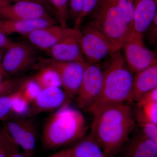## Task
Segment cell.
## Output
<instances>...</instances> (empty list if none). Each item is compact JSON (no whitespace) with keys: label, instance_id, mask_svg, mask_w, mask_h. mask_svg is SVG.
I'll return each mask as SVG.
<instances>
[{"label":"cell","instance_id":"83f0119b","mask_svg":"<svg viewBox=\"0 0 157 157\" xmlns=\"http://www.w3.org/2000/svg\"><path fill=\"white\" fill-rule=\"evenodd\" d=\"M14 92L0 97V121L6 120L12 115L11 105Z\"/></svg>","mask_w":157,"mask_h":157},{"label":"cell","instance_id":"52a82bcc","mask_svg":"<svg viewBox=\"0 0 157 157\" xmlns=\"http://www.w3.org/2000/svg\"><path fill=\"white\" fill-rule=\"evenodd\" d=\"M35 48L28 42H13L6 49L1 63L2 70L10 75L26 70L36 61Z\"/></svg>","mask_w":157,"mask_h":157},{"label":"cell","instance_id":"8992f818","mask_svg":"<svg viewBox=\"0 0 157 157\" xmlns=\"http://www.w3.org/2000/svg\"><path fill=\"white\" fill-rule=\"evenodd\" d=\"M3 128L23 152L33 157L36 144L37 132L31 117H9L4 121Z\"/></svg>","mask_w":157,"mask_h":157},{"label":"cell","instance_id":"f546056e","mask_svg":"<svg viewBox=\"0 0 157 157\" xmlns=\"http://www.w3.org/2000/svg\"><path fill=\"white\" fill-rule=\"evenodd\" d=\"M138 113L146 120L157 124V102H151L140 107Z\"/></svg>","mask_w":157,"mask_h":157},{"label":"cell","instance_id":"7c38bea8","mask_svg":"<svg viewBox=\"0 0 157 157\" xmlns=\"http://www.w3.org/2000/svg\"><path fill=\"white\" fill-rule=\"evenodd\" d=\"M52 16L47 9L40 4L17 2L0 6V20H19Z\"/></svg>","mask_w":157,"mask_h":157},{"label":"cell","instance_id":"d590c367","mask_svg":"<svg viewBox=\"0 0 157 157\" xmlns=\"http://www.w3.org/2000/svg\"><path fill=\"white\" fill-rule=\"evenodd\" d=\"M0 157H6V153L0 140Z\"/></svg>","mask_w":157,"mask_h":157},{"label":"cell","instance_id":"8fae6325","mask_svg":"<svg viewBox=\"0 0 157 157\" xmlns=\"http://www.w3.org/2000/svg\"><path fill=\"white\" fill-rule=\"evenodd\" d=\"M80 30L74 29L45 52L55 61L86 62L80 46Z\"/></svg>","mask_w":157,"mask_h":157},{"label":"cell","instance_id":"d6986e66","mask_svg":"<svg viewBox=\"0 0 157 157\" xmlns=\"http://www.w3.org/2000/svg\"><path fill=\"white\" fill-rule=\"evenodd\" d=\"M70 149V157H108L91 134L82 137Z\"/></svg>","mask_w":157,"mask_h":157},{"label":"cell","instance_id":"ffe728a7","mask_svg":"<svg viewBox=\"0 0 157 157\" xmlns=\"http://www.w3.org/2000/svg\"><path fill=\"white\" fill-rule=\"evenodd\" d=\"M33 78L42 90L47 88L61 86L58 73L52 67L48 64L40 69Z\"/></svg>","mask_w":157,"mask_h":157},{"label":"cell","instance_id":"9a60e30c","mask_svg":"<svg viewBox=\"0 0 157 157\" xmlns=\"http://www.w3.org/2000/svg\"><path fill=\"white\" fill-rule=\"evenodd\" d=\"M56 21L52 16L19 20H0V32L6 36L18 34L25 36L37 29L56 24Z\"/></svg>","mask_w":157,"mask_h":157},{"label":"cell","instance_id":"4fadbf2b","mask_svg":"<svg viewBox=\"0 0 157 157\" xmlns=\"http://www.w3.org/2000/svg\"><path fill=\"white\" fill-rule=\"evenodd\" d=\"M70 101L60 87H52L42 89L36 99L31 104L25 117H32L42 113L58 109Z\"/></svg>","mask_w":157,"mask_h":157},{"label":"cell","instance_id":"603a6c76","mask_svg":"<svg viewBox=\"0 0 157 157\" xmlns=\"http://www.w3.org/2000/svg\"><path fill=\"white\" fill-rule=\"evenodd\" d=\"M0 140L6 153V157H28L4 128L0 129Z\"/></svg>","mask_w":157,"mask_h":157},{"label":"cell","instance_id":"e0dca14e","mask_svg":"<svg viewBox=\"0 0 157 157\" xmlns=\"http://www.w3.org/2000/svg\"><path fill=\"white\" fill-rule=\"evenodd\" d=\"M157 14V0H134V33L143 37L145 31Z\"/></svg>","mask_w":157,"mask_h":157},{"label":"cell","instance_id":"f35d334b","mask_svg":"<svg viewBox=\"0 0 157 157\" xmlns=\"http://www.w3.org/2000/svg\"><path fill=\"white\" fill-rule=\"evenodd\" d=\"M108 157H117L115 156H108Z\"/></svg>","mask_w":157,"mask_h":157},{"label":"cell","instance_id":"2e32d148","mask_svg":"<svg viewBox=\"0 0 157 157\" xmlns=\"http://www.w3.org/2000/svg\"><path fill=\"white\" fill-rule=\"evenodd\" d=\"M117 154L121 157H157V143L141 132L129 137Z\"/></svg>","mask_w":157,"mask_h":157},{"label":"cell","instance_id":"7a4b0ae2","mask_svg":"<svg viewBox=\"0 0 157 157\" xmlns=\"http://www.w3.org/2000/svg\"><path fill=\"white\" fill-rule=\"evenodd\" d=\"M104 66L101 94L86 110L94 116L107 107L128 102L132 89L133 73L128 67L121 50L106 59Z\"/></svg>","mask_w":157,"mask_h":157},{"label":"cell","instance_id":"d6a6232c","mask_svg":"<svg viewBox=\"0 0 157 157\" xmlns=\"http://www.w3.org/2000/svg\"><path fill=\"white\" fill-rule=\"evenodd\" d=\"M145 32L147 33V37L150 44H155L157 40V14Z\"/></svg>","mask_w":157,"mask_h":157},{"label":"cell","instance_id":"8d00e7d4","mask_svg":"<svg viewBox=\"0 0 157 157\" xmlns=\"http://www.w3.org/2000/svg\"><path fill=\"white\" fill-rule=\"evenodd\" d=\"M6 3L5 0H0V6H4L6 5Z\"/></svg>","mask_w":157,"mask_h":157},{"label":"cell","instance_id":"f1b7e54d","mask_svg":"<svg viewBox=\"0 0 157 157\" xmlns=\"http://www.w3.org/2000/svg\"><path fill=\"white\" fill-rule=\"evenodd\" d=\"M100 0H84L83 10L78 20L74 23V29L80 30L82 23L86 17L90 15L98 6Z\"/></svg>","mask_w":157,"mask_h":157},{"label":"cell","instance_id":"cb8c5ba5","mask_svg":"<svg viewBox=\"0 0 157 157\" xmlns=\"http://www.w3.org/2000/svg\"><path fill=\"white\" fill-rule=\"evenodd\" d=\"M31 104L23 96L21 86L15 91L12 100V114L18 117L26 116L29 112Z\"/></svg>","mask_w":157,"mask_h":157},{"label":"cell","instance_id":"ac0fdd59","mask_svg":"<svg viewBox=\"0 0 157 157\" xmlns=\"http://www.w3.org/2000/svg\"><path fill=\"white\" fill-rule=\"evenodd\" d=\"M157 88V64L135 73L128 102H137L145 93Z\"/></svg>","mask_w":157,"mask_h":157},{"label":"cell","instance_id":"e575fe53","mask_svg":"<svg viewBox=\"0 0 157 157\" xmlns=\"http://www.w3.org/2000/svg\"><path fill=\"white\" fill-rule=\"evenodd\" d=\"M49 157H70V148L62 150Z\"/></svg>","mask_w":157,"mask_h":157},{"label":"cell","instance_id":"5b68a950","mask_svg":"<svg viewBox=\"0 0 157 157\" xmlns=\"http://www.w3.org/2000/svg\"><path fill=\"white\" fill-rule=\"evenodd\" d=\"M80 31L82 52L88 63L100 64L117 51L109 39L91 23Z\"/></svg>","mask_w":157,"mask_h":157},{"label":"cell","instance_id":"4dcf8cb0","mask_svg":"<svg viewBox=\"0 0 157 157\" xmlns=\"http://www.w3.org/2000/svg\"><path fill=\"white\" fill-rule=\"evenodd\" d=\"M84 0H70V18L71 17L74 20V23L78 20L81 15Z\"/></svg>","mask_w":157,"mask_h":157},{"label":"cell","instance_id":"ba28073f","mask_svg":"<svg viewBox=\"0 0 157 157\" xmlns=\"http://www.w3.org/2000/svg\"><path fill=\"white\" fill-rule=\"evenodd\" d=\"M104 73L100 64L87 63L79 89L76 94V103L80 109L86 111L96 101L102 90Z\"/></svg>","mask_w":157,"mask_h":157},{"label":"cell","instance_id":"7402d4cb","mask_svg":"<svg viewBox=\"0 0 157 157\" xmlns=\"http://www.w3.org/2000/svg\"><path fill=\"white\" fill-rule=\"evenodd\" d=\"M120 13L124 22L126 25L130 35L134 33L133 17H134V0H112Z\"/></svg>","mask_w":157,"mask_h":157},{"label":"cell","instance_id":"ab89813d","mask_svg":"<svg viewBox=\"0 0 157 157\" xmlns=\"http://www.w3.org/2000/svg\"><path fill=\"white\" fill-rule=\"evenodd\" d=\"M1 72H0V82H1Z\"/></svg>","mask_w":157,"mask_h":157},{"label":"cell","instance_id":"6da1fadb","mask_svg":"<svg viewBox=\"0 0 157 157\" xmlns=\"http://www.w3.org/2000/svg\"><path fill=\"white\" fill-rule=\"evenodd\" d=\"M91 133L107 156L117 155L135 128L132 109L125 103L110 106L94 116Z\"/></svg>","mask_w":157,"mask_h":157},{"label":"cell","instance_id":"277c9868","mask_svg":"<svg viewBox=\"0 0 157 157\" xmlns=\"http://www.w3.org/2000/svg\"><path fill=\"white\" fill-rule=\"evenodd\" d=\"M90 15V22L109 39L117 50L122 48L131 35L113 1L100 0Z\"/></svg>","mask_w":157,"mask_h":157},{"label":"cell","instance_id":"484cf974","mask_svg":"<svg viewBox=\"0 0 157 157\" xmlns=\"http://www.w3.org/2000/svg\"><path fill=\"white\" fill-rule=\"evenodd\" d=\"M137 121L142 129V133L150 139L157 143V124L146 120L140 113L137 114Z\"/></svg>","mask_w":157,"mask_h":157},{"label":"cell","instance_id":"30bf717a","mask_svg":"<svg viewBox=\"0 0 157 157\" xmlns=\"http://www.w3.org/2000/svg\"><path fill=\"white\" fill-rule=\"evenodd\" d=\"M58 73L63 90L70 100L76 97L81 84L87 62H46Z\"/></svg>","mask_w":157,"mask_h":157},{"label":"cell","instance_id":"5bb4252c","mask_svg":"<svg viewBox=\"0 0 157 157\" xmlns=\"http://www.w3.org/2000/svg\"><path fill=\"white\" fill-rule=\"evenodd\" d=\"M74 29L53 25L37 29L24 37L35 48L46 52Z\"/></svg>","mask_w":157,"mask_h":157},{"label":"cell","instance_id":"44dd1931","mask_svg":"<svg viewBox=\"0 0 157 157\" xmlns=\"http://www.w3.org/2000/svg\"><path fill=\"white\" fill-rule=\"evenodd\" d=\"M52 12L55 15L57 21L64 27L68 26L70 18V0H47Z\"/></svg>","mask_w":157,"mask_h":157},{"label":"cell","instance_id":"1f68e13d","mask_svg":"<svg viewBox=\"0 0 157 157\" xmlns=\"http://www.w3.org/2000/svg\"><path fill=\"white\" fill-rule=\"evenodd\" d=\"M151 102H157V88L145 93L137 102L138 108Z\"/></svg>","mask_w":157,"mask_h":157},{"label":"cell","instance_id":"d4e9b609","mask_svg":"<svg viewBox=\"0 0 157 157\" xmlns=\"http://www.w3.org/2000/svg\"><path fill=\"white\" fill-rule=\"evenodd\" d=\"M23 96L31 104L39 95L42 88L33 78L27 79L21 86Z\"/></svg>","mask_w":157,"mask_h":157},{"label":"cell","instance_id":"4316f807","mask_svg":"<svg viewBox=\"0 0 157 157\" xmlns=\"http://www.w3.org/2000/svg\"><path fill=\"white\" fill-rule=\"evenodd\" d=\"M26 78H12L0 82V97L7 95L19 89Z\"/></svg>","mask_w":157,"mask_h":157},{"label":"cell","instance_id":"74e56055","mask_svg":"<svg viewBox=\"0 0 157 157\" xmlns=\"http://www.w3.org/2000/svg\"><path fill=\"white\" fill-rule=\"evenodd\" d=\"M2 52L0 50V66L2 63Z\"/></svg>","mask_w":157,"mask_h":157},{"label":"cell","instance_id":"3957f363","mask_svg":"<svg viewBox=\"0 0 157 157\" xmlns=\"http://www.w3.org/2000/svg\"><path fill=\"white\" fill-rule=\"evenodd\" d=\"M86 130L82 113L67 104L58 109L46 122L42 133L43 144L50 149L59 148L80 140Z\"/></svg>","mask_w":157,"mask_h":157},{"label":"cell","instance_id":"836d02e7","mask_svg":"<svg viewBox=\"0 0 157 157\" xmlns=\"http://www.w3.org/2000/svg\"><path fill=\"white\" fill-rule=\"evenodd\" d=\"M6 4L17 2H29L38 3L45 7L49 12H52L47 0H5Z\"/></svg>","mask_w":157,"mask_h":157},{"label":"cell","instance_id":"9c48e42d","mask_svg":"<svg viewBox=\"0 0 157 157\" xmlns=\"http://www.w3.org/2000/svg\"><path fill=\"white\" fill-rule=\"evenodd\" d=\"M143 38L134 33L123 46L126 63L133 73L157 64L156 53L144 46Z\"/></svg>","mask_w":157,"mask_h":157}]
</instances>
